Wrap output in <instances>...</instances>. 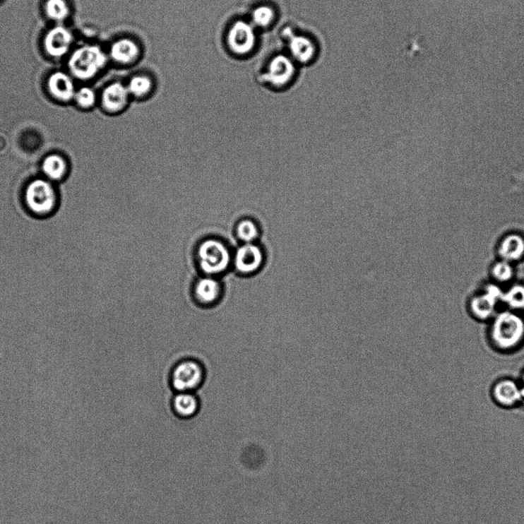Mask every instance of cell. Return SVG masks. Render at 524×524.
Returning <instances> with one entry per match:
<instances>
[{
    "instance_id": "cell-1",
    "label": "cell",
    "mask_w": 524,
    "mask_h": 524,
    "mask_svg": "<svg viewBox=\"0 0 524 524\" xmlns=\"http://www.w3.org/2000/svg\"><path fill=\"white\" fill-rule=\"evenodd\" d=\"M487 326V343L495 352L511 355L524 347L523 314L501 309Z\"/></svg>"
},
{
    "instance_id": "cell-2",
    "label": "cell",
    "mask_w": 524,
    "mask_h": 524,
    "mask_svg": "<svg viewBox=\"0 0 524 524\" xmlns=\"http://www.w3.org/2000/svg\"><path fill=\"white\" fill-rule=\"evenodd\" d=\"M504 287L490 280L471 294L466 302L468 316L473 320L487 324L501 308Z\"/></svg>"
},
{
    "instance_id": "cell-3",
    "label": "cell",
    "mask_w": 524,
    "mask_h": 524,
    "mask_svg": "<svg viewBox=\"0 0 524 524\" xmlns=\"http://www.w3.org/2000/svg\"><path fill=\"white\" fill-rule=\"evenodd\" d=\"M231 259L229 249L220 240L207 239L198 248V266L205 275L215 277L225 273Z\"/></svg>"
},
{
    "instance_id": "cell-4",
    "label": "cell",
    "mask_w": 524,
    "mask_h": 524,
    "mask_svg": "<svg viewBox=\"0 0 524 524\" xmlns=\"http://www.w3.org/2000/svg\"><path fill=\"white\" fill-rule=\"evenodd\" d=\"M107 64V56L97 46H85L77 49L69 59L72 73L83 81L90 80Z\"/></svg>"
},
{
    "instance_id": "cell-5",
    "label": "cell",
    "mask_w": 524,
    "mask_h": 524,
    "mask_svg": "<svg viewBox=\"0 0 524 524\" xmlns=\"http://www.w3.org/2000/svg\"><path fill=\"white\" fill-rule=\"evenodd\" d=\"M26 206L35 215L44 216L54 210L57 203L56 191L46 179L32 180L25 191Z\"/></svg>"
},
{
    "instance_id": "cell-6",
    "label": "cell",
    "mask_w": 524,
    "mask_h": 524,
    "mask_svg": "<svg viewBox=\"0 0 524 524\" xmlns=\"http://www.w3.org/2000/svg\"><path fill=\"white\" fill-rule=\"evenodd\" d=\"M205 377L202 364L193 359H186L174 367L170 383L177 392H194L202 386Z\"/></svg>"
},
{
    "instance_id": "cell-7",
    "label": "cell",
    "mask_w": 524,
    "mask_h": 524,
    "mask_svg": "<svg viewBox=\"0 0 524 524\" xmlns=\"http://www.w3.org/2000/svg\"><path fill=\"white\" fill-rule=\"evenodd\" d=\"M490 397L497 407L506 410L523 405L519 381L511 377L495 380L490 388Z\"/></svg>"
},
{
    "instance_id": "cell-8",
    "label": "cell",
    "mask_w": 524,
    "mask_h": 524,
    "mask_svg": "<svg viewBox=\"0 0 524 524\" xmlns=\"http://www.w3.org/2000/svg\"><path fill=\"white\" fill-rule=\"evenodd\" d=\"M227 45L235 56H244L251 54L256 43L254 29L249 23L235 21L227 34Z\"/></svg>"
},
{
    "instance_id": "cell-9",
    "label": "cell",
    "mask_w": 524,
    "mask_h": 524,
    "mask_svg": "<svg viewBox=\"0 0 524 524\" xmlns=\"http://www.w3.org/2000/svg\"><path fill=\"white\" fill-rule=\"evenodd\" d=\"M265 255L263 251L253 243H246L238 249L234 258V266L237 272L243 275L257 273L263 266Z\"/></svg>"
},
{
    "instance_id": "cell-10",
    "label": "cell",
    "mask_w": 524,
    "mask_h": 524,
    "mask_svg": "<svg viewBox=\"0 0 524 524\" xmlns=\"http://www.w3.org/2000/svg\"><path fill=\"white\" fill-rule=\"evenodd\" d=\"M496 258L518 266L524 262V235L512 232L506 233L496 244Z\"/></svg>"
},
{
    "instance_id": "cell-11",
    "label": "cell",
    "mask_w": 524,
    "mask_h": 524,
    "mask_svg": "<svg viewBox=\"0 0 524 524\" xmlns=\"http://www.w3.org/2000/svg\"><path fill=\"white\" fill-rule=\"evenodd\" d=\"M223 285L215 277L205 275L197 279L192 288L196 302L203 306H213L223 295Z\"/></svg>"
},
{
    "instance_id": "cell-12",
    "label": "cell",
    "mask_w": 524,
    "mask_h": 524,
    "mask_svg": "<svg viewBox=\"0 0 524 524\" xmlns=\"http://www.w3.org/2000/svg\"><path fill=\"white\" fill-rule=\"evenodd\" d=\"M130 98L127 85L113 83L106 87L102 93V106L105 111L117 114L128 107Z\"/></svg>"
},
{
    "instance_id": "cell-13",
    "label": "cell",
    "mask_w": 524,
    "mask_h": 524,
    "mask_svg": "<svg viewBox=\"0 0 524 524\" xmlns=\"http://www.w3.org/2000/svg\"><path fill=\"white\" fill-rule=\"evenodd\" d=\"M294 72L295 68L292 61L280 55L270 61L265 78L273 85L283 86L292 81Z\"/></svg>"
},
{
    "instance_id": "cell-14",
    "label": "cell",
    "mask_w": 524,
    "mask_h": 524,
    "mask_svg": "<svg viewBox=\"0 0 524 524\" xmlns=\"http://www.w3.org/2000/svg\"><path fill=\"white\" fill-rule=\"evenodd\" d=\"M73 35L64 26L52 29L45 38V48L48 54L54 57H62L67 54L73 42Z\"/></svg>"
},
{
    "instance_id": "cell-15",
    "label": "cell",
    "mask_w": 524,
    "mask_h": 524,
    "mask_svg": "<svg viewBox=\"0 0 524 524\" xmlns=\"http://www.w3.org/2000/svg\"><path fill=\"white\" fill-rule=\"evenodd\" d=\"M141 48L138 43L128 38L118 40L111 47L110 56L121 65H132L141 56Z\"/></svg>"
},
{
    "instance_id": "cell-16",
    "label": "cell",
    "mask_w": 524,
    "mask_h": 524,
    "mask_svg": "<svg viewBox=\"0 0 524 524\" xmlns=\"http://www.w3.org/2000/svg\"><path fill=\"white\" fill-rule=\"evenodd\" d=\"M518 266L503 259L496 258L488 266L489 280L506 287L517 280Z\"/></svg>"
},
{
    "instance_id": "cell-17",
    "label": "cell",
    "mask_w": 524,
    "mask_h": 524,
    "mask_svg": "<svg viewBox=\"0 0 524 524\" xmlns=\"http://www.w3.org/2000/svg\"><path fill=\"white\" fill-rule=\"evenodd\" d=\"M174 415L182 419L195 417L200 409V403L193 392H177L172 400Z\"/></svg>"
},
{
    "instance_id": "cell-18",
    "label": "cell",
    "mask_w": 524,
    "mask_h": 524,
    "mask_svg": "<svg viewBox=\"0 0 524 524\" xmlns=\"http://www.w3.org/2000/svg\"><path fill=\"white\" fill-rule=\"evenodd\" d=\"M50 93L56 100L69 102L75 97V86L72 78L62 72L52 74L49 80Z\"/></svg>"
},
{
    "instance_id": "cell-19",
    "label": "cell",
    "mask_w": 524,
    "mask_h": 524,
    "mask_svg": "<svg viewBox=\"0 0 524 524\" xmlns=\"http://www.w3.org/2000/svg\"><path fill=\"white\" fill-rule=\"evenodd\" d=\"M501 309L524 314V281L515 280L504 287Z\"/></svg>"
},
{
    "instance_id": "cell-20",
    "label": "cell",
    "mask_w": 524,
    "mask_h": 524,
    "mask_svg": "<svg viewBox=\"0 0 524 524\" xmlns=\"http://www.w3.org/2000/svg\"><path fill=\"white\" fill-rule=\"evenodd\" d=\"M42 170L50 180L63 179L68 171L66 160L59 154H50L42 161Z\"/></svg>"
},
{
    "instance_id": "cell-21",
    "label": "cell",
    "mask_w": 524,
    "mask_h": 524,
    "mask_svg": "<svg viewBox=\"0 0 524 524\" xmlns=\"http://www.w3.org/2000/svg\"><path fill=\"white\" fill-rule=\"evenodd\" d=\"M290 50L293 56L302 63H307L313 58L314 46L312 42L304 37L294 36L290 41Z\"/></svg>"
},
{
    "instance_id": "cell-22",
    "label": "cell",
    "mask_w": 524,
    "mask_h": 524,
    "mask_svg": "<svg viewBox=\"0 0 524 524\" xmlns=\"http://www.w3.org/2000/svg\"><path fill=\"white\" fill-rule=\"evenodd\" d=\"M131 97L143 99L150 95L154 89L153 78L145 74H138L131 78L127 85Z\"/></svg>"
},
{
    "instance_id": "cell-23",
    "label": "cell",
    "mask_w": 524,
    "mask_h": 524,
    "mask_svg": "<svg viewBox=\"0 0 524 524\" xmlns=\"http://www.w3.org/2000/svg\"><path fill=\"white\" fill-rule=\"evenodd\" d=\"M238 238L244 243H252L259 234L258 227L250 220L241 221L237 227Z\"/></svg>"
},
{
    "instance_id": "cell-24",
    "label": "cell",
    "mask_w": 524,
    "mask_h": 524,
    "mask_svg": "<svg viewBox=\"0 0 524 524\" xmlns=\"http://www.w3.org/2000/svg\"><path fill=\"white\" fill-rule=\"evenodd\" d=\"M46 11L50 19L60 22L67 18L69 8L65 0H48Z\"/></svg>"
},
{
    "instance_id": "cell-25",
    "label": "cell",
    "mask_w": 524,
    "mask_h": 524,
    "mask_svg": "<svg viewBox=\"0 0 524 524\" xmlns=\"http://www.w3.org/2000/svg\"><path fill=\"white\" fill-rule=\"evenodd\" d=\"M275 12L272 8L268 6H261L255 8L252 12V20L256 25L261 28H266L273 22Z\"/></svg>"
},
{
    "instance_id": "cell-26",
    "label": "cell",
    "mask_w": 524,
    "mask_h": 524,
    "mask_svg": "<svg viewBox=\"0 0 524 524\" xmlns=\"http://www.w3.org/2000/svg\"><path fill=\"white\" fill-rule=\"evenodd\" d=\"M74 99L81 107L90 109L94 106L96 96L95 92L89 87H83L76 93Z\"/></svg>"
},
{
    "instance_id": "cell-27",
    "label": "cell",
    "mask_w": 524,
    "mask_h": 524,
    "mask_svg": "<svg viewBox=\"0 0 524 524\" xmlns=\"http://www.w3.org/2000/svg\"><path fill=\"white\" fill-rule=\"evenodd\" d=\"M520 386L521 395L524 404V368L522 369L520 374V377L518 379Z\"/></svg>"
},
{
    "instance_id": "cell-28",
    "label": "cell",
    "mask_w": 524,
    "mask_h": 524,
    "mask_svg": "<svg viewBox=\"0 0 524 524\" xmlns=\"http://www.w3.org/2000/svg\"><path fill=\"white\" fill-rule=\"evenodd\" d=\"M480 160V159L471 160H468V161H472V160ZM465 162H467V161H465ZM462 162V163H463V162ZM459 163H461V162H459ZM457 164L458 165V163H457ZM454 165H456V164H454ZM455 165H453V167H454V168H456V167H455Z\"/></svg>"
}]
</instances>
